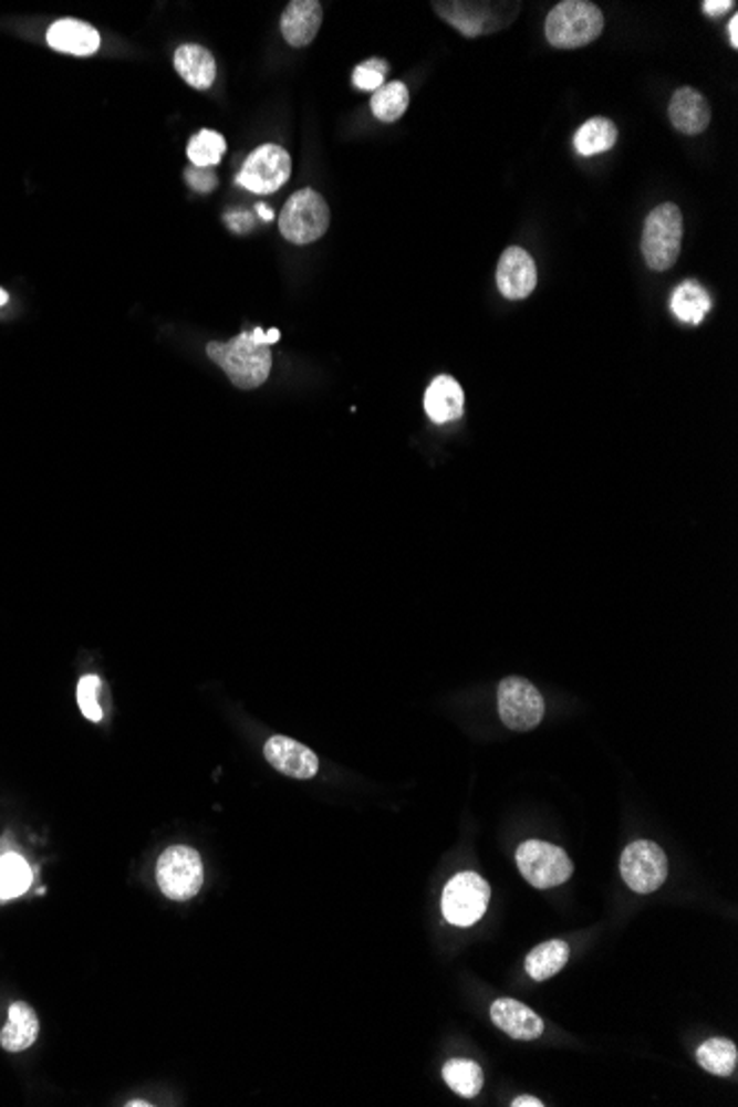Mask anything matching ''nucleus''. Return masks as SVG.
<instances>
[{
  "mask_svg": "<svg viewBox=\"0 0 738 1107\" xmlns=\"http://www.w3.org/2000/svg\"><path fill=\"white\" fill-rule=\"evenodd\" d=\"M206 352L239 389H254L263 385L272 369V352L261 327L241 332L228 343H208Z\"/></svg>",
  "mask_w": 738,
  "mask_h": 1107,
  "instance_id": "f257e3e1",
  "label": "nucleus"
},
{
  "mask_svg": "<svg viewBox=\"0 0 738 1107\" xmlns=\"http://www.w3.org/2000/svg\"><path fill=\"white\" fill-rule=\"evenodd\" d=\"M547 40L558 49H580L604 31V13L589 0H564L547 15Z\"/></svg>",
  "mask_w": 738,
  "mask_h": 1107,
  "instance_id": "f03ea898",
  "label": "nucleus"
},
{
  "mask_svg": "<svg viewBox=\"0 0 738 1107\" xmlns=\"http://www.w3.org/2000/svg\"><path fill=\"white\" fill-rule=\"evenodd\" d=\"M684 241V215L675 203L657 206L644 226L642 250L651 270L666 272L671 270L682 252Z\"/></svg>",
  "mask_w": 738,
  "mask_h": 1107,
  "instance_id": "7ed1b4c3",
  "label": "nucleus"
},
{
  "mask_svg": "<svg viewBox=\"0 0 738 1107\" xmlns=\"http://www.w3.org/2000/svg\"><path fill=\"white\" fill-rule=\"evenodd\" d=\"M330 228V208L325 199L312 190H297L283 206L279 217L281 234L297 246L319 241Z\"/></svg>",
  "mask_w": 738,
  "mask_h": 1107,
  "instance_id": "20e7f679",
  "label": "nucleus"
},
{
  "mask_svg": "<svg viewBox=\"0 0 738 1107\" xmlns=\"http://www.w3.org/2000/svg\"><path fill=\"white\" fill-rule=\"evenodd\" d=\"M157 885L159 891L175 900L186 902L193 900L204 885V865L195 849L175 845L168 847L157 860Z\"/></svg>",
  "mask_w": 738,
  "mask_h": 1107,
  "instance_id": "39448f33",
  "label": "nucleus"
},
{
  "mask_svg": "<svg viewBox=\"0 0 738 1107\" xmlns=\"http://www.w3.org/2000/svg\"><path fill=\"white\" fill-rule=\"evenodd\" d=\"M491 887L474 871L454 876L443 891V916L454 927H474L487 913Z\"/></svg>",
  "mask_w": 738,
  "mask_h": 1107,
  "instance_id": "423d86ee",
  "label": "nucleus"
},
{
  "mask_svg": "<svg viewBox=\"0 0 738 1107\" xmlns=\"http://www.w3.org/2000/svg\"><path fill=\"white\" fill-rule=\"evenodd\" d=\"M516 860L524 880L536 889H553L571 880L573 863L564 849L544 840H527L518 847Z\"/></svg>",
  "mask_w": 738,
  "mask_h": 1107,
  "instance_id": "0eeeda50",
  "label": "nucleus"
},
{
  "mask_svg": "<svg viewBox=\"0 0 738 1107\" xmlns=\"http://www.w3.org/2000/svg\"><path fill=\"white\" fill-rule=\"evenodd\" d=\"M292 175V159L285 148L277 144H263L254 148L243 161L237 184L257 195L277 192Z\"/></svg>",
  "mask_w": 738,
  "mask_h": 1107,
  "instance_id": "6e6552de",
  "label": "nucleus"
},
{
  "mask_svg": "<svg viewBox=\"0 0 738 1107\" xmlns=\"http://www.w3.org/2000/svg\"><path fill=\"white\" fill-rule=\"evenodd\" d=\"M498 710L509 730L529 732L538 728L544 717V699L531 681L507 677L498 688Z\"/></svg>",
  "mask_w": 738,
  "mask_h": 1107,
  "instance_id": "1a4fd4ad",
  "label": "nucleus"
},
{
  "mask_svg": "<svg viewBox=\"0 0 738 1107\" xmlns=\"http://www.w3.org/2000/svg\"><path fill=\"white\" fill-rule=\"evenodd\" d=\"M622 878L637 894H655L668 878V858L653 840H635L622 854Z\"/></svg>",
  "mask_w": 738,
  "mask_h": 1107,
  "instance_id": "9d476101",
  "label": "nucleus"
},
{
  "mask_svg": "<svg viewBox=\"0 0 738 1107\" xmlns=\"http://www.w3.org/2000/svg\"><path fill=\"white\" fill-rule=\"evenodd\" d=\"M496 279H498V290L507 299L522 301L531 296L538 285V265L524 248L511 246L500 257Z\"/></svg>",
  "mask_w": 738,
  "mask_h": 1107,
  "instance_id": "9b49d317",
  "label": "nucleus"
},
{
  "mask_svg": "<svg viewBox=\"0 0 738 1107\" xmlns=\"http://www.w3.org/2000/svg\"><path fill=\"white\" fill-rule=\"evenodd\" d=\"M263 756L277 772L297 781L314 779L319 772L316 754L303 743L292 741L288 737H272L263 745Z\"/></svg>",
  "mask_w": 738,
  "mask_h": 1107,
  "instance_id": "f8f14e48",
  "label": "nucleus"
},
{
  "mask_svg": "<svg viewBox=\"0 0 738 1107\" xmlns=\"http://www.w3.org/2000/svg\"><path fill=\"white\" fill-rule=\"evenodd\" d=\"M491 1022L513 1040L533 1042L544 1033V1022L538 1013L516 1000H498L491 1006Z\"/></svg>",
  "mask_w": 738,
  "mask_h": 1107,
  "instance_id": "ddd939ff",
  "label": "nucleus"
},
{
  "mask_svg": "<svg viewBox=\"0 0 738 1107\" xmlns=\"http://www.w3.org/2000/svg\"><path fill=\"white\" fill-rule=\"evenodd\" d=\"M668 115L673 126L684 135H699L701 130L708 128L713 119L708 100L697 88L690 86H682L675 91L668 106Z\"/></svg>",
  "mask_w": 738,
  "mask_h": 1107,
  "instance_id": "4468645a",
  "label": "nucleus"
},
{
  "mask_svg": "<svg viewBox=\"0 0 738 1107\" xmlns=\"http://www.w3.org/2000/svg\"><path fill=\"white\" fill-rule=\"evenodd\" d=\"M323 20V7L316 0H292L281 15V33L292 46H308Z\"/></svg>",
  "mask_w": 738,
  "mask_h": 1107,
  "instance_id": "2eb2a0df",
  "label": "nucleus"
},
{
  "mask_svg": "<svg viewBox=\"0 0 738 1107\" xmlns=\"http://www.w3.org/2000/svg\"><path fill=\"white\" fill-rule=\"evenodd\" d=\"M423 405H425L427 416L434 422L445 425V422L458 420L462 416L465 391H462V387H460V383L456 378H451V376H438L427 387Z\"/></svg>",
  "mask_w": 738,
  "mask_h": 1107,
  "instance_id": "dca6fc26",
  "label": "nucleus"
},
{
  "mask_svg": "<svg viewBox=\"0 0 738 1107\" xmlns=\"http://www.w3.org/2000/svg\"><path fill=\"white\" fill-rule=\"evenodd\" d=\"M46 42L51 49L71 55H91L100 49V33L80 20L64 18L49 27Z\"/></svg>",
  "mask_w": 738,
  "mask_h": 1107,
  "instance_id": "f3484780",
  "label": "nucleus"
},
{
  "mask_svg": "<svg viewBox=\"0 0 738 1107\" xmlns=\"http://www.w3.org/2000/svg\"><path fill=\"white\" fill-rule=\"evenodd\" d=\"M7 1015L9 1020L0 1031V1048L7 1053H22L31 1048L40 1031L35 1011L27 1002H13Z\"/></svg>",
  "mask_w": 738,
  "mask_h": 1107,
  "instance_id": "a211bd4d",
  "label": "nucleus"
},
{
  "mask_svg": "<svg viewBox=\"0 0 738 1107\" xmlns=\"http://www.w3.org/2000/svg\"><path fill=\"white\" fill-rule=\"evenodd\" d=\"M173 62H175L177 73L186 80V84H190L197 91L210 88L212 82H215V77H217L215 58H212V53L206 46L181 44L175 51Z\"/></svg>",
  "mask_w": 738,
  "mask_h": 1107,
  "instance_id": "6ab92c4d",
  "label": "nucleus"
},
{
  "mask_svg": "<svg viewBox=\"0 0 738 1107\" xmlns=\"http://www.w3.org/2000/svg\"><path fill=\"white\" fill-rule=\"evenodd\" d=\"M713 307L708 290L697 281H684L671 296L673 314L688 325H699Z\"/></svg>",
  "mask_w": 738,
  "mask_h": 1107,
  "instance_id": "aec40b11",
  "label": "nucleus"
},
{
  "mask_svg": "<svg viewBox=\"0 0 738 1107\" xmlns=\"http://www.w3.org/2000/svg\"><path fill=\"white\" fill-rule=\"evenodd\" d=\"M438 13L451 22V27H456L460 33L469 35V38H476V35H482L487 31H491L493 27L489 24V15H487V7L485 4H471V2H438L436 4Z\"/></svg>",
  "mask_w": 738,
  "mask_h": 1107,
  "instance_id": "412c9836",
  "label": "nucleus"
},
{
  "mask_svg": "<svg viewBox=\"0 0 738 1107\" xmlns=\"http://www.w3.org/2000/svg\"><path fill=\"white\" fill-rule=\"evenodd\" d=\"M569 955H571V949L567 942L551 940V942H544L529 953L524 969H527L531 980L544 982V980L558 975L567 967Z\"/></svg>",
  "mask_w": 738,
  "mask_h": 1107,
  "instance_id": "4be33fe9",
  "label": "nucleus"
},
{
  "mask_svg": "<svg viewBox=\"0 0 738 1107\" xmlns=\"http://www.w3.org/2000/svg\"><path fill=\"white\" fill-rule=\"evenodd\" d=\"M617 126L609 117H593L575 133V150L584 157L611 150L617 144Z\"/></svg>",
  "mask_w": 738,
  "mask_h": 1107,
  "instance_id": "5701e85b",
  "label": "nucleus"
},
{
  "mask_svg": "<svg viewBox=\"0 0 738 1107\" xmlns=\"http://www.w3.org/2000/svg\"><path fill=\"white\" fill-rule=\"evenodd\" d=\"M697 1062L710 1075L730 1077L737 1071V1046L730 1040H721V1037L708 1040L706 1044L699 1046Z\"/></svg>",
  "mask_w": 738,
  "mask_h": 1107,
  "instance_id": "b1692460",
  "label": "nucleus"
},
{
  "mask_svg": "<svg viewBox=\"0 0 738 1107\" xmlns=\"http://www.w3.org/2000/svg\"><path fill=\"white\" fill-rule=\"evenodd\" d=\"M443 1079L456 1095H460L465 1099L478 1097L482 1090V1084H485L482 1068L469 1059L447 1062L443 1068Z\"/></svg>",
  "mask_w": 738,
  "mask_h": 1107,
  "instance_id": "393cba45",
  "label": "nucleus"
},
{
  "mask_svg": "<svg viewBox=\"0 0 738 1107\" xmlns=\"http://www.w3.org/2000/svg\"><path fill=\"white\" fill-rule=\"evenodd\" d=\"M370 106L381 122H396L409 106V91L403 82L383 84L378 91H374Z\"/></svg>",
  "mask_w": 738,
  "mask_h": 1107,
  "instance_id": "a878e982",
  "label": "nucleus"
},
{
  "mask_svg": "<svg viewBox=\"0 0 738 1107\" xmlns=\"http://www.w3.org/2000/svg\"><path fill=\"white\" fill-rule=\"evenodd\" d=\"M188 159L197 168H210L217 166L226 153V139L210 128L199 130L190 142H188Z\"/></svg>",
  "mask_w": 738,
  "mask_h": 1107,
  "instance_id": "bb28decb",
  "label": "nucleus"
},
{
  "mask_svg": "<svg viewBox=\"0 0 738 1107\" xmlns=\"http://www.w3.org/2000/svg\"><path fill=\"white\" fill-rule=\"evenodd\" d=\"M29 885H31L29 865L15 854L2 856L0 858V900H9V898L24 894Z\"/></svg>",
  "mask_w": 738,
  "mask_h": 1107,
  "instance_id": "cd10ccee",
  "label": "nucleus"
},
{
  "mask_svg": "<svg viewBox=\"0 0 738 1107\" xmlns=\"http://www.w3.org/2000/svg\"><path fill=\"white\" fill-rule=\"evenodd\" d=\"M97 692H100V679L93 675H86L77 683V706L82 714L89 721H102V708L97 703Z\"/></svg>",
  "mask_w": 738,
  "mask_h": 1107,
  "instance_id": "c85d7f7f",
  "label": "nucleus"
},
{
  "mask_svg": "<svg viewBox=\"0 0 738 1107\" xmlns=\"http://www.w3.org/2000/svg\"><path fill=\"white\" fill-rule=\"evenodd\" d=\"M186 184L197 190V192H212L217 188V175L212 173V168H197V166H190L186 173Z\"/></svg>",
  "mask_w": 738,
  "mask_h": 1107,
  "instance_id": "c756f323",
  "label": "nucleus"
},
{
  "mask_svg": "<svg viewBox=\"0 0 738 1107\" xmlns=\"http://www.w3.org/2000/svg\"><path fill=\"white\" fill-rule=\"evenodd\" d=\"M352 80H354L356 88H361V91H378L385 84V75L378 73L376 69H370L367 64L356 66Z\"/></svg>",
  "mask_w": 738,
  "mask_h": 1107,
  "instance_id": "7c9ffc66",
  "label": "nucleus"
},
{
  "mask_svg": "<svg viewBox=\"0 0 738 1107\" xmlns=\"http://www.w3.org/2000/svg\"><path fill=\"white\" fill-rule=\"evenodd\" d=\"M252 223H254V217L250 212H243V210H237V212H230L226 215V226L239 234L252 230Z\"/></svg>",
  "mask_w": 738,
  "mask_h": 1107,
  "instance_id": "2f4dec72",
  "label": "nucleus"
},
{
  "mask_svg": "<svg viewBox=\"0 0 738 1107\" xmlns=\"http://www.w3.org/2000/svg\"><path fill=\"white\" fill-rule=\"evenodd\" d=\"M730 9H735V0H706L704 2V11L708 15H721Z\"/></svg>",
  "mask_w": 738,
  "mask_h": 1107,
  "instance_id": "473e14b6",
  "label": "nucleus"
},
{
  "mask_svg": "<svg viewBox=\"0 0 738 1107\" xmlns=\"http://www.w3.org/2000/svg\"><path fill=\"white\" fill-rule=\"evenodd\" d=\"M542 1106H544V1104H542L540 1099H536V1097H518V1099H513V1104H511V1107H542Z\"/></svg>",
  "mask_w": 738,
  "mask_h": 1107,
  "instance_id": "72a5a7b5",
  "label": "nucleus"
},
{
  "mask_svg": "<svg viewBox=\"0 0 738 1107\" xmlns=\"http://www.w3.org/2000/svg\"><path fill=\"white\" fill-rule=\"evenodd\" d=\"M363 64H367L370 69H376V71H378V73H383V75H385V73L389 71L387 62H385V60H378V58H372V60H365Z\"/></svg>",
  "mask_w": 738,
  "mask_h": 1107,
  "instance_id": "f704fd0d",
  "label": "nucleus"
},
{
  "mask_svg": "<svg viewBox=\"0 0 738 1107\" xmlns=\"http://www.w3.org/2000/svg\"><path fill=\"white\" fill-rule=\"evenodd\" d=\"M728 35H730V42H732V46H735V49H737V46H738V15H732V20H730V24H728Z\"/></svg>",
  "mask_w": 738,
  "mask_h": 1107,
  "instance_id": "c9c22d12",
  "label": "nucleus"
},
{
  "mask_svg": "<svg viewBox=\"0 0 738 1107\" xmlns=\"http://www.w3.org/2000/svg\"><path fill=\"white\" fill-rule=\"evenodd\" d=\"M257 212H259V217H261L263 221H270V219H274V212H272V210H270L268 206H263V203H259V206H257Z\"/></svg>",
  "mask_w": 738,
  "mask_h": 1107,
  "instance_id": "e433bc0d",
  "label": "nucleus"
},
{
  "mask_svg": "<svg viewBox=\"0 0 738 1107\" xmlns=\"http://www.w3.org/2000/svg\"><path fill=\"white\" fill-rule=\"evenodd\" d=\"M279 336H281V334H279V330H270V332H266V343H268V345H272V343H277V341H279Z\"/></svg>",
  "mask_w": 738,
  "mask_h": 1107,
  "instance_id": "4c0bfd02",
  "label": "nucleus"
},
{
  "mask_svg": "<svg viewBox=\"0 0 738 1107\" xmlns=\"http://www.w3.org/2000/svg\"><path fill=\"white\" fill-rule=\"evenodd\" d=\"M7 299H9V296H7V292L0 288V307L7 303Z\"/></svg>",
  "mask_w": 738,
  "mask_h": 1107,
  "instance_id": "58836bf2",
  "label": "nucleus"
}]
</instances>
